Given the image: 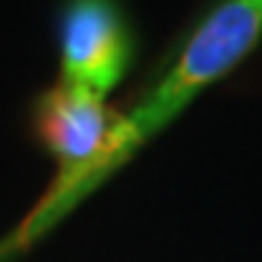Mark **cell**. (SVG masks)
Here are the masks:
<instances>
[{
  "label": "cell",
  "instance_id": "1",
  "mask_svg": "<svg viewBox=\"0 0 262 262\" xmlns=\"http://www.w3.org/2000/svg\"><path fill=\"white\" fill-rule=\"evenodd\" d=\"M262 38V0L219 3L192 35L184 41L160 82L143 102L122 117V160L151 134L166 128L204 88L227 76Z\"/></svg>",
  "mask_w": 262,
  "mask_h": 262
},
{
  "label": "cell",
  "instance_id": "2",
  "mask_svg": "<svg viewBox=\"0 0 262 262\" xmlns=\"http://www.w3.org/2000/svg\"><path fill=\"white\" fill-rule=\"evenodd\" d=\"M29 131L61 169V184L53 189L56 198L82 192L122 163V117L105 105L102 96L61 79L35 96Z\"/></svg>",
  "mask_w": 262,
  "mask_h": 262
},
{
  "label": "cell",
  "instance_id": "3",
  "mask_svg": "<svg viewBox=\"0 0 262 262\" xmlns=\"http://www.w3.org/2000/svg\"><path fill=\"white\" fill-rule=\"evenodd\" d=\"M58 79L105 96L137 58V29L122 0H61L56 9Z\"/></svg>",
  "mask_w": 262,
  "mask_h": 262
}]
</instances>
